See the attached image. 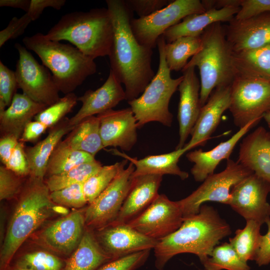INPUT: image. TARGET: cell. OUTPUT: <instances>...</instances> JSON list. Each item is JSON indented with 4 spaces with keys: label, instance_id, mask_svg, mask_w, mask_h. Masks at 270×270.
Segmentation results:
<instances>
[{
    "label": "cell",
    "instance_id": "b9f144b4",
    "mask_svg": "<svg viewBox=\"0 0 270 270\" xmlns=\"http://www.w3.org/2000/svg\"><path fill=\"white\" fill-rule=\"evenodd\" d=\"M22 177L8 168L0 166V200H10L18 196L23 187Z\"/></svg>",
    "mask_w": 270,
    "mask_h": 270
},
{
    "label": "cell",
    "instance_id": "f6af8a7d",
    "mask_svg": "<svg viewBox=\"0 0 270 270\" xmlns=\"http://www.w3.org/2000/svg\"><path fill=\"white\" fill-rule=\"evenodd\" d=\"M128 8L139 18L147 16L170 4V0H125Z\"/></svg>",
    "mask_w": 270,
    "mask_h": 270
},
{
    "label": "cell",
    "instance_id": "7402d4cb",
    "mask_svg": "<svg viewBox=\"0 0 270 270\" xmlns=\"http://www.w3.org/2000/svg\"><path fill=\"white\" fill-rule=\"evenodd\" d=\"M238 162L270 184V132L260 126L244 137Z\"/></svg>",
    "mask_w": 270,
    "mask_h": 270
},
{
    "label": "cell",
    "instance_id": "5bb4252c",
    "mask_svg": "<svg viewBox=\"0 0 270 270\" xmlns=\"http://www.w3.org/2000/svg\"><path fill=\"white\" fill-rule=\"evenodd\" d=\"M86 228L84 210H74L46 226L34 240L47 250L66 259L78 246Z\"/></svg>",
    "mask_w": 270,
    "mask_h": 270
},
{
    "label": "cell",
    "instance_id": "9c48e42d",
    "mask_svg": "<svg viewBox=\"0 0 270 270\" xmlns=\"http://www.w3.org/2000/svg\"><path fill=\"white\" fill-rule=\"evenodd\" d=\"M240 128L270 112V81L236 76L230 85L228 109Z\"/></svg>",
    "mask_w": 270,
    "mask_h": 270
},
{
    "label": "cell",
    "instance_id": "4dcf8cb0",
    "mask_svg": "<svg viewBox=\"0 0 270 270\" xmlns=\"http://www.w3.org/2000/svg\"><path fill=\"white\" fill-rule=\"evenodd\" d=\"M64 141L74 150L95 156L104 148L100 132V120L91 116L81 121L70 132Z\"/></svg>",
    "mask_w": 270,
    "mask_h": 270
},
{
    "label": "cell",
    "instance_id": "9f6ffc18",
    "mask_svg": "<svg viewBox=\"0 0 270 270\" xmlns=\"http://www.w3.org/2000/svg\"><path fill=\"white\" fill-rule=\"evenodd\" d=\"M8 270H32L21 268L10 265Z\"/></svg>",
    "mask_w": 270,
    "mask_h": 270
},
{
    "label": "cell",
    "instance_id": "681fc988",
    "mask_svg": "<svg viewBox=\"0 0 270 270\" xmlns=\"http://www.w3.org/2000/svg\"><path fill=\"white\" fill-rule=\"evenodd\" d=\"M268 230L264 235H262L259 248L254 260L256 264L261 266L270 264V218L266 222Z\"/></svg>",
    "mask_w": 270,
    "mask_h": 270
},
{
    "label": "cell",
    "instance_id": "7dc6e473",
    "mask_svg": "<svg viewBox=\"0 0 270 270\" xmlns=\"http://www.w3.org/2000/svg\"><path fill=\"white\" fill-rule=\"evenodd\" d=\"M5 166L19 176L25 177L30 176L24 143L19 141Z\"/></svg>",
    "mask_w": 270,
    "mask_h": 270
},
{
    "label": "cell",
    "instance_id": "8d00e7d4",
    "mask_svg": "<svg viewBox=\"0 0 270 270\" xmlns=\"http://www.w3.org/2000/svg\"><path fill=\"white\" fill-rule=\"evenodd\" d=\"M128 161L125 159L112 164L102 166L84 183V192L88 204H91L105 190L119 172L125 168Z\"/></svg>",
    "mask_w": 270,
    "mask_h": 270
},
{
    "label": "cell",
    "instance_id": "ba28073f",
    "mask_svg": "<svg viewBox=\"0 0 270 270\" xmlns=\"http://www.w3.org/2000/svg\"><path fill=\"white\" fill-rule=\"evenodd\" d=\"M252 174L238 161L226 160L224 170L208 176L190 194L178 201L184 218L198 214L201 206L206 202L229 205L232 187Z\"/></svg>",
    "mask_w": 270,
    "mask_h": 270
},
{
    "label": "cell",
    "instance_id": "5b68a950",
    "mask_svg": "<svg viewBox=\"0 0 270 270\" xmlns=\"http://www.w3.org/2000/svg\"><path fill=\"white\" fill-rule=\"evenodd\" d=\"M22 42L50 70L58 88L65 94L73 92L88 77L96 72L94 60L70 44L50 40L40 32L25 36Z\"/></svg>",
    "mask_w": 270,
    "mask_h": 270
},
{
    "label": "cell",
    "instance_id": "52a82bcc",
    "mask_svg": "<svg viewBox=\"0 0 270 270\" xmlns=\"http://www.w3.org/2000/svg\"><path fill=\"white\" fill-rule=\"evenodd\" d=\"M166 40L162 36L158 40L159 64L156 73L145 90L138 98L128 101L138 128L146 124L157 122L170 127L172 114L168 106L170 98L183 80L182 76L173 78L166 60Z\"/></svg>",
    "mask_w": 270,
    "mask_h": 270
},
{
    "label": "cell",
    "instance_id": "ab89813d",
    "mask_svg": "<svg viewBox=\"0 0 270 270\" xmlns=\"http://www.w3.org/2000/svg\"><path fill=\"white\" fill-rule=\"evenodd\" d=\"M84 184H74L50 192L52 202L58 205L73 208H80L87 204L84 190Z\"/></svg>",
    "mask_w": 270,
    "mask_h": 270
},
{
    "label": "cell",
    "instance_id": "6f0895ef",
    "mask_svg": "<svg viewBox=\"0 0 270 270\" xmlns=\"http://www.w3.org/2000/svg\"></svg>",
    "mask_w": 270,
    "mask_h": 270
},
{
    "label": "cell",
    "instance_id": "f907efd6",
    "mask_svg": "<svg viewBox=\"0 0 270 270\" xmlns=\"http://www.w3.org/2000/svg\"><path fill=\"white\" fill-rule=\"evenodd\" d=\"M48 128L43 123L37 121H30L25 126L19 141L34 142L46 131Z\"/></svg>",
    "mask_w": 270,
    "mask_h": 270
},
{
    "label": "cell",
    "instance_id": "f1b7e54d",
    "mask_svg": "<svg viewBox=\"0 0 270 270\" xmlns=\"http://www.w3.org/2000/svg\"><path fill=\"white\" fill-rule=\"evenodd\" d=\"M112 260L100 246L94 231L86 227L78 246L66 259L63 270H96Z\"/></svg>",
    "mask_w": 270,
    "mask_h": 270
},
{
    "label": "cell",
    "instance_id": "8992f818",
    "mask_svg": "<svg viewBox=\"0 0 270 270\" xmlns=\"http://www.w3.org/2000/svg\"><path fill=\"white\" fill-rule=\"evenodd\" d=\"M198 51L184 68L197 67L200 74V104L204 106L216 88L232 84L236 74L232 51L220 22L214 23L201 35Z\"/></svg>",
    "mask_w": 270,
    "mask_h": 270
},
{
    "label": "cell",
    "instance_id": "ac0fdd59",
    "mask_svg": "<svg viewBox=\"0 0 270 270\" xmlns=\"http://www.w3.org/2000/svg\"><path fill=\"white\" fill-rule=\"evenodd\" d=\"M104 148L118 147L128 152L137 142L136 120L130 108L110 110L96 116Z\"/></svg>",
    "mask_w": 270,
    "mask_h": 270
},
{
    "label": "cell",
    "instance_id": "11a10c76",
    "mask_svg": "<svg viewBox=\"0 0 270 270\" xmlns=\"http://www.w3.org/2000/svg\"><path fill=\"white\" fill-rule=\"evenodd\" d=\"M262 118L264 120L268 126L270 128V112L266 113L264 115Z\"/></svg>",
    "mask_w": 270,
    "mask_h": 270
},
{
    "label": "cell",
    "instance_id": "3957f363",
    "mask_svg": "<svg viewBox=\"0 0 270 270\" xmlns=\"http://www.w3.org/2000/svg\"><path fill=\"white\" fill-rule=\"evenodd\" d=\"M20 194L0 252V270H8L24 242L50 216L54 206L44 179L30 176Z\"/></svg>",
    "mask_w": 270,
    "mask_h": 270
},
{
    "label": "cell",
    "instance_id": "2e32d148",
    "mask_svg": "<svg viewBox=\"0 0 270 270\" xmlns=\"http://www.w3.org/2000/svg\"><path fill=\"white\" fill-rule=\"evenodd\" d=\"M98 243L112 260L154 248L158 242L139 232L128 224H112L94 230Z\"/></svg>",
    "mask_w": 270,
    "mask_h": 270
},
{
    "label": "cell",
    "instance_id": "cb8c5ba5",
    "mask_svg": "<svg viewBox=\"0 0 270 270\" xmlns=\"http://www.w3.org/2000/svg\"><path fill=\"white\" fill-rule=\"evenodd\" d=\"M162 180V176L156 174L134 177L130 191L114 223L127 224L146 210L159 194Z\"/></svg>",
    "mask_w": 270,
    "mask_h": 270
},
{
    "label": "cell",
    "instance_id": "7a4b0ae2",
    "mask_svg": "<svg viewBox=\"0 0 270 270\" xmlns=\"http://www.w3.org/2000/svg\"><path fill=\"white\" fill-rule=\"evenodd\" d=\"M231 232L228 224L214 208L202 204L198 214L184 218L177 230L158 242L154 248L155 266L162 270L170 258L182 253L196 254L202 262Z\"/></svg>",
    "mask_w": 270,
    "mask_h": 270
},
{
    "label": "cell",
    "instance_id": "836d02e7",
    "mask_svg": "<svg viewBox=\"0 0 270 270\" xmlns=\"http://www.w3.org/2000/svg\"><path fill=\"white\" fill-rule=\"evenodd\" d=\"M261 226L256 221L246 220L244 228L238 229L234 236L229 238V243L240 258L246 262L256 258L262 236Z\"/></svg>",
    "mask_w": 270,
    "mask_h": 270
},
{
    "label": "cell",
    "instance_id": "484cf974",
    "mask_svg": "<svg viewBox=\"0 0 270 270\" xmlns=\"http://www.w3.org/2000/svg\"><path fill=\"white\" fill-rule=\"evenodd\" d=\"M47 107L23 93H16L10 106L0 112L1 136L13 135L20 140L26 126Z\"/></svg>",
    "mask_w": 270,
    "mask_h": 270
},
{
    "label": "cell",
    "instance_id": "816d5d0a",
    "mask_svg": "<svg viewBox=\"0 0 270 270\" xmlns=\"http://www.w3.org/2000/svg\"><path fill=\"white\" fill-rule=\"evenodd\" d=\"M19 142V139L13 135L1 136L0 139V158L5 166Z\"/></svg>",
    "mask_w": 270,
    "mask_h": 270
},
{
    "label": "cell",
    "instance_id": "1f68e13d",
    "mask_svg": "<svg viewBox=\"0 0 270 270\" xmlns=\"http://www.w3.org/2000/svg\"><path fill=\"white\" fill-rule=\"evenodd\" d=\"M94 160V156L73 149L62 140L56 147L50 158L46 176L48 177L60 174Z\"/></svg>",
    "mask_w": 270,
    "mask_h": 270
},
{
    "label": "cell",
    "instance_id": "4316f807",
    "mask_svg": "<svg viewBox=\"0 0 270 270\" xmlns=\"http://www.w3.org/2000/svg\"><path fill=\"white\" fill-rule=\"evenodd\" d=\"M68 118H65L50 128L48 134L32 146L25 148L28 162L30 176L44 179L50 158L64 136L74 126L70 125Z\"/></svg>",
    "mask_w": 270,
    "mask_h": 270
},
{
    "label": "cell",
    "instance_id": "e0dca14e",
    "mask_svg": "<svg viewBox=\"0 0 270 270\" xmlns=\"http://www.w3.org/2000/svg\"><path fill=\"white\" fill-rule=\"evenodd\" d=\"M224 28L226 38L234 52L270 44V12L243 20L234 18Z\"/></svg>",
    "mask_w": 270,
    "mask_h": 270
},
{
    "label": "cell",
    "instance_id": "d4e9b609",
    "mask_svg": "<svg viewBox=\"0 0 270 270\" xmlns=\"http://www.w3.org/2000/svg\"><path fill=\"white\" fill-rule=\"evenodd\" d=\"M240 8H212L204 12L192 14L168 28L162 35L166 43H170L182 36H200L206 28L218 22H230Z\"/></svg>",
    "mask_w": 270,
    "mask_h": 270
},
{
    "label": "cell",
    "instance_id": "6da1fadb",
    "mask_svg": "<svg viewBox=\"0 0 270 270\" xmlns=\"http://www.w3.org/2000/svg\"><path fill=\"white\" fill-rule=\"evenodd\" d=\"M106 4L114 26L110 70L124 84L128 102L140 96L155 75L152 49L140 44L134 35L130 26L133 12L124 0H106Z\"/></svg>",
    "mask_w": 270,
    "mask_h": 270
},
{
    "label": "cell",
    "instance_id": "30bf717a",
    "mask_svg": "<svg viewBox=\"0 0 270 270\" xmlns=\"http://www.w3.org/2000/svg\"><path fill=\"white\" fill-rule=\"evenodd\" d=\"M206 11L199 0H174L163 8L145 17L132 18L130 26L138 42L153 48L158 38L170 28L186 16Z\"/></svg>",
    "mask_w": 270,
    "mask_h": 270
},
{
    "label": "cell",
    "instance_id": "7bdbcfd3",
    "mask_svg": "<svg viewBox=\"0 0 270 270\" xmlns=\"http://www.w3.org/2000/svg\"><path fill=\"white\" fill-rule=\"evenodd\" d=\"M150 250L135 252L102 264L96 270H135L148 259Z\"/></svg>",
    "mask_w": 270,
    "mask_h": 270
},
{
    "label": "cell",
    "instance_id": "c3c4849f",
    "mask_svg": "<svg viewBox=\"0 0 270 270\" xmlns=\"http://www.w3.org/2000/svg\"><path fill=\"white\" fill-rule=\"evenodd\" d=\"M65 0H31L30 5L27 13L32 21L38 19L44 10L52 8L60 10L65 4Z\"/></svg>",
    "mask_w": 270,
    "mask_h": 270
},
{
    "label": "cell",
    "instance_id": "d590c367",
    "mask_svg": "<svg viewBox=\"0 0 270 270\" xmlns=\"http://www.w3.org/2000/svg\"><path fill=\"white\" fill-rule=\"evenodd\" d=\"M206 270H250L230 243L214 247L210 256L202 262Z\"/></svg>",
    "mask_w": 270,
    "mask_h": 270
},
{
    "label": "cell",
    "instance_id": "44dd1931",
    "mask_svg": "<svg viewBox=\"0 0 270 270\" xmlns=\"http://www.w3.org/2000/svg\"><path fill=\"white\" fill-rule=\"evenodd\" d=\"M124 100H126L125 90L110 70L107 80L100 87L96 90H88L78 98L82 105L69 119L70 123L74 126L86 118L112 109Z\"/></svg>",
    "mask_w": 270,
    "mask_h": 270
},
{
    "label": "cell",
    "instance_id": "d6a6232c",
    "mask_svg": "<svg viewBox=\"0 0 270 270\" xmlns=\"http://www.w3.org/2000/svg\"><path fill=\"white\" fill-rule=\"evenodd\" d=\"M202 43L201 36H182L164 47L166 60L170 71L182 70L188 64V60L200 50Z\"/></svg>",
    "mask_w": 270,
    "mask_h": 270
},
{
    "label": "cell",
    "instance_id": "7c38bea8",
    "mask_svg": "<svg viewBox=\"0 0 270 270\" xmlns=\"http://www.w3.org/2000/svg\"><path fill=\"white\" fill-rule=\"evenodd\" d=\"M14 46L19 56L14 71L18 88L34 101L47 106L56 102L60 98L52 74L26 47L19 43Z\"/></svg>",
    "mask_w": 270,
    "mask_h": 270
},
{
    "label": "cell",
    "instance_id": "e575fe53",
    "mask_svg": "<svg viewBox=\"0 0 270 270\" xmlns=\"http://www.w3.org/2000/svg\"><path fill=\"white\" fill-rule=\"evenodd\" d=\"M102 166L100 162L95 159L79 165L66 172L48 176L45 182L50 192L74 184H84Z\"/></svg>",
    "mask_w": 270,
    "mask_h": 270
},
{
    "label": "cell",
    "instance_id": "d6986e66",
    "mask_svg": "<svg viewBox=\"0 0 270 270\" xmlns=\"http://www.w3.org/2000/svg\"><path fill=\"white\" fill-rule=\"evenodd\" d=\"M231 85V84H230ZM230 85L215 88L202 106L190 135L184 148L186 152L198 146H204L218 128L224 112L229 109Z\"/></svg>",
    "mask_w": 270,
    "mask_h": 270
},
{
    "label": "cell",
    "instance_id": "4fadbf2b",
    "mask_svg": "<svg viewBox=\"0 0 270 270\" xmlns=\"http://www.w3.org/2000/svg\"><path fill=\"white\" fill-rule=\"evenodd\" d=\"M184 220L178 201L170 200L160 194L146 210L127 224L143 235L159 241L177 230Z\"/></svg>",
    "mask_w": 270,
    "mask_h": 270
},
{
    "label": "cell",
    "instance_id": "f546056e",
    "mask_svg": "<svg viewBox=\"0 0 270 270\" xmlns=\"http://www.w3.org/2000/svg\"><path fill=\"white\" fill-rule=\"evenodd\" d=\"M232 60L236 76L270 81V44L232 52Z\"/></svg>",
    "mask_w": 270,
    "mask_h": 270
},
{
    "label": "cell",
    "instance_id": "74e56055",
    "mask_svg": "<svg viewBox=\"0 0 270 270\" xmlns=\"http://www.w3.org/2000/svg\"><path fill=\"white\" fill-rule=\"evenodd\" d=\"M66 259L48 250H34L20 255L10 265L32 270H63Z\"/></svg>",
    "mask_w": 270,
    "mask_h": 270
},
{
    "label": "cell",
    "instance_id": "db71d44e",
    "mask_svg": "<svg viewBox=\"0 0 270 270\" xmlns=\"http://www.w3.org/2000/svg\"><path fill=\"white\" fill-rule=\"evenodd\" d=\"M241 0H215L214 8H240Z\"/></svg>",
    "mask_w": 270,
    "mask_h": 270
},
{
    "label": "cell",
    "instance_id": "83f0119b",
    "mask_svg": "<svg viewBox=\"0 0 270 270\" xmlns=\"http://www.w3.org/2000/svg\"><path fill=\"white\" fill-rule=\"evenodd\" d=\"M109 150L113 154L120 156L134 164L135 167L134 177L146 174H172L178 176L182 180L188 177V174L182 170L178 164L181 156L186 152L184 148L175 150L169 153L148 156L140 160L130 157L116 149Z\"/></svg>",
    "mask_w": 270,
    "mask_h": 270
},
{
    "label": "cell",
    "instance_id": "f35d334b",
    "mask_svg": "<svg viewBox=\"0 0 270 270\" xmlns=\"http://www.w3.org/2000/svg\"><path fill=\"white\" fill-rule=\"evenodd\" d=\"M78 98L74 92L65 94L56 102L38 114L34 117L35 120L43 123L48 128H52L62 120L66 114L72 111L76 104Z\"/></svg>",
    "mask_w": 270,
    "mask_h": 270
},
{
    "label": "cell",
    "instance_id": "ee69618b",
    "mask_svg": "<svg viewBox=\"0 0 270 270\" xmlns=\"http://www.w3.org/2000/svg\"><path fill=\"white\" fill-rule=\"evenodd\" d=\"M32 21V18L27 12L19 18H12L7 26L0 32V47L8 40L22 34Z\"/></svg>",
    "mask_w": 270,
    "mask_h": 270
},
{
    "label": "cell",
    "instance_id": "9a60e30c",
    "mask_svg": "<svg viewBox=\"0 0 270 270\" xmlns=\"http://www.w3.org/2000/svg\"><path fill=\"white\" fill-rule=\"evenodd\" d=\"M270 184L253 173L232 187L229 205L246 220L262 225L270 218Z\"/></svg>",
    "mask_w": 270,
    "mask_h": 270
},
{
    "label": "cell",
    "instance_id": "f5cc1de1",
    "mask_svg": "<svg viewBox=\"0 0 270 270\" xmlns=\"http://www.w3.org/2000/svg\"><path fill=\"white\" fill-rule=\"evenodd\" d=\"M31 0H0V6L20 8L27 12L30 8Z\"/></svg>",
    "mask_w": 270,
    "mask_h": 270
},
{
    "label": "cell",
    "instance_id": "bcb514c9",
    "mask_svg": "<svg viewBox=\"0 0 270 270\" xmlns=\"http://www.w3.org/2000/svg\"><path fill=\"white\" fill-rule=\"evenodd\" d=\"M268 12H270V0H241L234 18L243 20Z\"/></svg>",
    "mask_w": 270,
    "mask_h": 270
},
{
    "label": "cell",
    "instance_id": "603a6c76",
    "mask_svg": "<svg viewBox=\"0 0 270 270\" xmlns=\"http://www.w3.org/2000/svg\"><path fill=\"white\" fill-rule=\"evenodd\" d=\"M261 120H256L240 128L228 140L220 142L210 150L203 151L200 148L188 152L186 154L187 159L194 164L190 172L194 180L203 182L208 176L214 174L215 169L220 162L230 159L239 140Z\"/></svg>",
    "mask_w": 270,
    "mask_h": 270
},
{
    "label": "cell",
    "instance_id": "60d3db41",
    "mask_svg": "<svg viewBox=\"0 0 270 270\" xmlns=\"http://www.w3.org/2000/svg\"><path fill=\"white\" fill-rule=\"evenodd\" d=\"M18 88L15 72L0 61V112L8 107Z\"/></svg>",
    "mask_w": 270,
    "mask_h": 270
},
{
    "label": "cell",
    "instance_id": "8fae6325",
    "mask_svg": "<svg viewBox=\"0 0 270 270\" xmlns=\"http://www.w3.org/2000/svg\"><path fill=\"white\" fill-rule=\"evenodd\" d=\"M135 167L130 162L109 186L84 210L86 226L93 230L102 228L116 220L130 191Z\"/></svg>",
    "mask_w": 270,
    "mask_h": 270
},
{
    "label": "cell",
    "instance_id": "277c9868",
    "mask_svg": "<svg viewBox=\"0 0 270 270\" xmlns=\"http://www.w3.org/2000/svg\"><path fill=\"white\" fill-rule=\"evenodd\" d=\"M45 36L52 40L68 41L94 60L109 56L114 26L108 8H95L65 14Z\"/></svg>",
    "mask_w": 270,
    "mask_h": 270
},
{
    "label": "cell",
    "instance_id": "ffe728a7",
    "mask_svg": "<svg viewBox=\"0 0 270 270\" xmlns=\"http://www.w3.org/2000/svg\"><path fill=\"white\" fill-rule=\"evenodd\" d=\"M182 72L183 80L178 87L180 92L178 112L179 140L176 150L182 148L186 144L202 108L200 98V82L195 72V68H184Z\"/></svg>",
    "mask_w": 270,
    "mask_h": 270
}]
</instances>
